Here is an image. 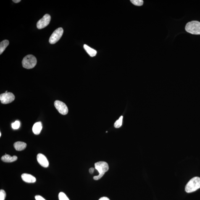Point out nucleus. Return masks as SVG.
<instances>
[{"instance_id":"nucleus-21","label":"nucleus","mask_w":200,"mask_h":200,"mask_svg":"<svg viewBox=\"0 0 200 200\" xmlns=\"http://www.w3.org/2000/svg\"><path fill=\"white\" fill-rule=\"evenodd\" d=\"M35 198L36 200H46L42 197L40 195L35 196Z\"/></svg>"},{"instance_id":"nucleus-9","label":"nucleus","mask_w":200,"mask_h":200,"mask_svg":"<svg viewBox=\"0 0 200 200\" xmlns=\"http://www.w3.org/2000/svg\"><path fill=\"white\" fill-rule=\"evenodd\" d=\"M37 159L39 163L42 167H47L49 166V161L44 155L41 154H39L37 156Z\"/></svg>"},{"instance_id":"nucleus-25","label":"nucleus","mask_w":200,"mask_h":200,"mask_svg":"<svg viewBox=\"0 0 200 200\" xmlns=\"http://www.w3.org/2000/svg\"><path fill=\"white\" fill-rule=\"evenodd\" d=\"M1 132H0V136L1 137Z\"/></svg>"},{"instance_id":"nucleus-13","label":"nucleus","mask_w":200,"mask_h":200,"mask_svg":"<svg viewBox=\"0 0 200 200\" xmlns=\"http://www.w3.org/2000/svg\"><path fill=\"white\" fill-rule=\"evenodd\" d=\"M14 146L15 149L17 151H21L27 147L26 143L24 142L18 141L14 143Z\"/></svg>"},{"instance_id":"nucleus-18","label":"nucleus","mask_w":200,"mask_h":200,"mask_svg":"<svg viewBox=\"0 0 200 200\" xmlns=\"http://www.w3.org/2000/svg\"><path fill=\"white\" fill-rule=\"evenodd\" d=\"M58 197L59 200H69L65 193L62 192L59 193Z\"/></svg>"},{"instance_id":"nucleus-7","label":"nucleus","mask_w":200,"mask_h":200,"mask_svg":"<svg viewBox=\"0 0 200 200\" xmlns=\"http://www.w3.org/2000/svg\"><path fill=\"white\" fill-rule=\"evenodd\" d=\"M51 16L49 14H46L43 16L42 18L40 19L37 23V27L39 30L45 27L49 24L51 21Z\"/></svg>"},{"instance_id":"nucleus-2","label":"nucleus","mask_w":200,"mask_h":200,"mask_svg":"<svg viewBox=\"0 0 200 200\" xmlns=\"http://www.w3.org/2000/svg\"><path fill=\"white\" fill-rule=\"evenodd\" d=\"M95 168L99 172V175L93 177L95 180H98L101 179L105 173L109 170L108 164L107 163L104 161L96 163L95 164Z\"/></svg>"},{"instance_id":"nucleus-16","label":"nucleus","mask_w":200,"mask_h":200,"mask_svg":"<svg viewBox=\"0 0 200 200\" xmlns=\"http://www.w3.org/2000/svg\"><path fill=\"white\" fill-rule=\"evenodd\" d=\"M123 117L122 116L119 117L118 120L116 121L114 123V127L115 128H119L122 126V122H123Z\"/></svg>"},{"instance_id":"nucleus-4","label":"nucleus","mask_w":200,"mask_h":200,"mask_svg":"<svg viewBox=\"0 0 200 200\" xmlns=\"http://www.w3.org/2000/svg\"><path fill=\"white\" fill-rule=\"evenodd\" d=\"M37 59L34 56L29 55L23 58L22 64L24 68L30 69L33 68L36 65Z\"/></svg>"},{"instance_id":"nucleus-15","label":"nucleus","mask_w":200,"mask_h":200,"mask_svg":"<svg viewBox=\"0 0 200 200\" xmlns=\"http://www.w3.org/2000/svg\"><path fill=\"white\" fill-rule=\"evenodd\" d=\"M9 45V41L7 40H5L0 43V54L1 55Z\"/></svg>"},{"instance_id":"nucleus-10","label":"nucleus","mask_w":200,"mask_h":200,"mask_svg":"<svg viewBox=\"0 0 200 200\" xmlns=\"http://www.w3.org/2000/svg\"><path fill=\"white\" fill-rule=\"evenodd\" d=\"M21 177L22 180L27 183H33L36 181L35 177L30 174L23 173L22 174Z\"/></svg>"},{"instance_id":"nucleus-8","label":"nucleus","mask_w":200,"mask_h":200,"mask_svg":"<svg viewBox=\"0 0 200 200\" xmlns=\"http://www.w3.org/2000/svg\"><path fill=\"white\" fill-rule=\"evenodd\" d=\"M56 108L61 114L66 115L68 112V108L64 103L59 101H56L54 102Z\"/></svg>"},{"instance_id":"nucleus-1","label":"nucleus","mask_w":200,"mask_h":200,"mask_svg":"<svg viewBox=\"0 0 200 200\" xmlns=\"http://www.w3.org/2000/svg\"><path fill=\"white\" fill-rule=\"evenodd\" d=\"M200 188V177H195L191 179L185 186V191L187 193L193 192Z\"/></svg>"},{"instance_id":"nucleus-3","label":"nucleus","mask_w":200,"mask_h":200,"mask_svg":"<svg viewBox=\"0 0 200 200\" xmlns=\"http://www.w3.org/2000/svg\"><path fill=\"white\" fill-rule=\"evenodd\" d=\"M187 32L193 35H200V22L193 20L188 22L185 27Z\"/></svg>"},{"instance_id":"nucleus-14","label":"nucleus","mask_w":200,"mask_h":200,"mask_svg":"<svg viewBox=\"0 0 200 200\" xmlns=\"http://www.w3.org/2000/svg\"><path fill=\"white\" fill-rule=\"evenodd\" d=\"M83 48L88 54L91 57H93L95 56L97 54V51L96 50L86 45L85 44L83 45Z\"/></svg>"},{"instance_id":"nucleus-19","label":"nucleus","mask_w":200,"mask_h":200,"mask_svg":"<svg viewBox=\"0 0 200 200\" xmlns=\"http://www.w3.org/2000/svg\"><path fill=\"white\" fill-rule=\"evenodd\" d=\"M20 126V122L19 121L17 120L12 124V127L14 130H17Z\"/></svg>"},{"instance_id":"nucleus-6","label":"nucleus","mask_w":200,"mask_h":200,"mask_svg":"<svg viewBox=\"0 0 200 200\" xmlns=\"http://www.w3.org/2000/svg\"><path fill=\"white\" fill-rule=\"evenodd\" d=\"M15 99L14 94L11 92L2 93L0 95V101L3 104H6L11 103Z\"/></svg>"},{"instance_id":"nucleus-12","label":"nucleus","mask_w":200,"mask_h":200,"mask_svg":"<svg viewBox=\"0 0 200 200\" xmlns=\"http://www.w3.org/2000/svg\"><path fill=\"white\" fill-rule=\"evenodd\" d=\"M17 156H11L9 155L6 154L5 155L3 156L1 158V160L3 162H12L17 161Z\"/></svg>"},{"instance_id":"nucleus-11","label":"nucleus","mask_w":200,"mask_h":200,"mask_svg":"<svg viewBox=\"0 0 200 200\" xmlns=\"http://www.w3.org/2000/svg\"><path fill=\"white\" fill-rule=\"evenodd\" d=\"M42 129V125L41 122L35 123L32 127V131L35 135H39L41 133Z\"/></svg>"},{"instance_id":"nucleus-23","label":"nucleus","mask_w":200,"mask_h":200,"mask_svg":"<svg viewBox=\"0 0 200 200\" xmlns=\"http://www.w3.org/2000/svg\"><path fill=\"white\" fill-rule=\"evenodd\" d=\"M94 169L93 168V167H92V168H91L89 169V173L91 174H92L93 173V172H94Z\"/></svg>"},{"instance_id":"nucleus-24","label":"nucleus","mask_w":200,"mask_h":200,"mask_svg":"<svg viewBox=\"0 0 200 200\" xmlns=\"http://www.w3.org/2000/svg\"><path fill=\"white\" fill-rule=\"evenodd\" d=\"M12 1L15 3H18L20 2L21 1L20 0H13Z\"/></svg>"},{"instance_id":"nucleus-22","label":"nucleus","mask_w":200,"mask_h":200,"mask_svg":"<svg viewBox=\"0 0 200 200\" xmlns=\"http://www.w3.org/2000/svg\"><path fill=\"white\" fill-rule=\"evenodd\" d=\"M99 200H110V199L106 197H103L100 198Z\"/></svg>"},{"instance_id":"nucleus-5","label":"nucleus","mask_w":200,"mask_h":200,"mask_svg":"<svg viewBox=\"0 0 200 200\" xmlns=\"http://www.w3.org/2000/svg\"><path fill=\"white\" fill-rule=\"evenodd\" d=\"M64 30L62 27L56 29L50 37L49 42L51 44H54L58 41L62 36Z\"/></svg>"},{"instance_id":"nucleus-17","label":"nucleus","mask_w":200,"mask_h":200,"mask_svg":"<svg viewBox=\"0 0 200 200\" xmlns=\"http://www.w3.org/2000/svg\"><path fill=\"white\" fill-rule=\"evenodd\" d=\"M130 1L132 4L137 6H141L143 5V4L142 0H131Z\"/></svg>"},{"instance_id":"nucleus-20","label":"nucleus","mask_w":200,"mask_h":200,"mask_svg":"<svg viewBox=\"0 0 200 200\" xmlns=\"http://www.w3.org/2000/svg\"><path fill=\"white\" fill-rule=\"evenodd\" d=\"M6 196V192L4 190H0V200H5Z\"/></svg>"}]
</instances>
